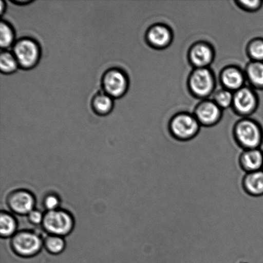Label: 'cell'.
Here are the masks:
<instances>
[{
	"label": "cell",
	"mask_w": 263,
	"mask_h": 263,
	"mask_svg": "<svg viewBox=\"0 0 263 263\" xmlns=\"http://www.w3.org/2000/svg\"><path fill=\"white\" fill-rule=\"evenodd\" d=\"M234 138L243 149L261 148L263 140L261 128L251 121H244L237 125Z\"/></svg>",
	"instance_id": "obj_3"
},
{
	"label": "cell",
	"mask_w": 263,
	"mask_h": 263,
	"mask_svg": "<svg viewBox=\"0 0 263 263\" xmlns=\"http://www.w3.org/2000/svg\"><path fill=\"white\" fill-rule=\"evenodd\" d=\"M248 76L255 86L263 87V62L252 63L248 68Z\"/></svg>",
	"instance_id": "obj_20"
},
{
	"label": "cell",
	"mask_w": 263,
	"mask_h": 263,
	"mask_svg": "<svg viewBox=\"0 0 263 263\" xmlns=\"http://www.w3.org/2000/svg\"><path fill=\"white\" fill-rule=\"evenodd\" d=\"M193 63L199 68H205L213 59V51L208 46L198 45L192 48L190 54Z\"/></svg>",
	"instance_id": "obj_14"
},
{
	"label": "cell",
	"mask_w": 263,
	"mask_h": 263,
	"mask_svg": "<svg viewBox=\"0 0 263 263\" xmlns=\"http://www.w3.org/2000/svg\"><path fill=\"white\" fill-rule=\"evenodd\" d=\"M233 104L239 112L248 114L256 106V97L249 89L242 88L234 95Z\"/></svg>",
	"instance_id": "obj_10"
},
{
	"label": "cell",
	"mask_w": 263,
	"mask_h": 263,
	"mask_svg": "<svg viewBox=\"0 0 263 263\" xmlns=\"http://www.w3.org/2000/svg\"><path fill=\"white\" fill-rule=\"evenodd\" d=\"M171 37L170 30L162 25L154 26L151 28L147 34L149 43L159 48L164 47L168 45Z\"/></svg>",
	"instance_id": "obj_13"
},
{
	"label": "cell",
	"mask_w": 263,
	"mask_h": 263,
	"mask_svg": "<svg viewBox=\"0 0 263 263\" xmlns=\"http://www.w3.org/2000/svg\"><path fill=\"white\" fill-rule=\"evenodd\" d=\"M61 200L55 193H50L45 196L43 199V206L46 211H51L60 208Z\"/></svg>",
	"instance_id": "obj_23"
},
{
	"label": "cell",
	"mask_w": 263,
	"mask_h": 263,
	"mask_svg": "<svg viewBox=\"0 0 263 263\" xmlns=\"http://www.w3.org/2000/svg\"><path fill=\"white\" fill-rule=\"evenodd\" d=\"M198 130L199 125L197 120L190 115L178 116L171 124L173 135L180 141H188L194 138Z\"/></svg>",
	"instance_id": "obj_6"
},
{
	"label": "cell",
	"mask_w": 263,
	"mask_h": 263,
	"mask_svg": "<svg viewBox=\"0 0 263 263\" xmlns=\"http://www.w3.org/2000/svg\"><path fill=\"white\" fill-rule=\"evenodd\" d=\"M220 107L215 102L202 103L197 110V117L201 123L205 125L214 124L220 115Z\"/></svg>",
	"instance_id": "obj_11"
},
{
	"label": "cell",
	"mask_w": 263,
	"mask_h": 263,
	"mask_svg": "<svg viewBox=\"0 0 263 263\" xmlns=\"http://www.w3.org/2000/svg\"><path fill=\"white\" fill-rule=\"evenodd\" d=\"M112 98L106 92H99L92 99V108L98 114L105 115L112 110Z\"/></svg>",
	"instance_id": "obj_17"
},
{
	"label": "cell",
	"mask_w": 263,
	"mask_h": 263,
	"mask_svg": "<svg viewBox=\"0 0 263 263\" xmlns=\"http://www.w3.org/2000/svg\"><path fill=\"white\" fill-rule=\"evenodd\" d=\"M102 84L105 92L112 98H118L127 91L128 80L122 71L111 69L105 73Z\"/></svg>",
	"instance_id": "obj_7"
},
{
	"label": "cell",
	"mask_w": 263,
	"mask_h": 263,
	"mask_svg": "<svg viewBox=\"0 0 263 263\" xmlns=\"http://www.w3.org/2000/svg\"><path fill=\"white\" fill-rule=\"evenodd\" d=\"M234 97L227 90H221L216 93L215 103L221 108H228L233 103Z\"/></svg>",
	"instance_id": "obj_22"
},
{
	"label": "cell",
	"mask_w": 263,
	"mask_h": 263,
	"mask_svg": "<svg viewBox=\"0 0 263 263\" xmlns=\"http://www.w3.org/2000/svg\"><path fill=\"white\" fill-rule=\"evenodd\" d=\"M13 51L19 66L25 69L35 66L40 57L37 44L30 39L25 38L17 41Z\"/></svg>",
	"instance_id": "obj_4"
},
{
	"label": "cell",
	"mask_w": 263,
	"mask_h": 263,
	"mask_svg": "<svg viewBox=\"0 0 263 263\" xmlns=\"http://www.w3.org/2000/svg\"><path fill=\"white\" fill-rule=\"evenodd\" d=\"M44 215H45V214H43L41 213L40 211L35 210L34 209V210L30 211L27 216L28 220L29 221L30 223H32L34 226H39L42 225Z\"/></svg>",
	"instance_id": "obj_25"
},
{
	"label": "cell",
	"mask_w": 263,
	"mask_h": 263,
	"mask_svg": "<svg viewBox=\"0 0 263 263\" xmlns=\"http://www.w3.org/2000/svg\"><path fill=\"white\" fill-rule=\"evenodd\" d=\"M222 82L228 89L238 91L243 84L244 78L243 74L238 69L230 68L223 72Z\"/></svg>",
	"instance_id": "obj_16"
},
{
	"label": "cell",
	"mask_w": 263,
	"mask_h": 263,
	"mask_svg": "<svg viewBox=\"0 0 263 263\" xmlns=\"http://www.w3.org/2000/svg\"><path fill=\"white\" fill-rule=\"evenodd\" d=\"M243 187L249 195L259 197L263 196V170L247 173L244 177Z\"/></svg>",
	"instance_id": "obj_12"
},
{
	"label": "cell",
	"mask_w": 263,
	"mask_h": 263,
	"mask_svg": "<svg viewBox=\"0 0 263 263\" xmlns=\"http://www.w3.org/2000/svg\"><path fill=\"white\" fill-rule=\"evenodd\" d=\"M43 247V239L35 232L23 230L17 232L10 239V247L17 256L29 258L36 256Z\"/></svg>",
	"instance_id": "obj_1"
},
{
	"label": "cell",
	"mask_w": 263,
	"mask_h": 263,
	"mask_svg": "<svg viewBox=\"0 0 263 263\" xmlns=\"http://www.w3.org/2000/svg\"><path fill=\"white\" fill-rule=\"evenodd\" d=\"M0 3H1V9H0V12H1V14H2L3 12H4V8L5 5L4 4V2H3L2 0L0 1Z\"/></svg>",
	"instance_id": "obj_27"
},
{
	"label": "cell",
	"mask_w": 263,
	"mask_h": 263,
	"mask_svg": "<svg viewBox=\"0 0 263 263\" xmlns=\"http://www.w3.org/2000/svg\"><path fill=\"white\" fill-rule=\"evenodd\" d=\"M250 53L256 62H263V40H257L250 47Z\"/></svg>",
	"instance_id": "obj_24"
},
{
	"label": "cell",
	"mask_w": 263,
	"mask_h": 263,
	"mask_svg": "<svg viewBox=\"0 0 263 263\" xmlns=\"http://www.w3.org/2000/svg\"><path fill=\"white\" fill-rule=\"evenodd\" d=\"M191 88L198 96L205 97L210 94L213 88V77L206 68H198L190 77Z\"/></svg>",
	"instance_id": "obj_8"
},
{
	"label": "cell",
	"mask_w": 263,
	"mask_h": 263,
	"mask_svg": "<svg viewBox=\"0 0 263 263\" xmlns=\"http://www.w3.org/2000/svg\"><path fill=\"white\" fill-rule=\"evenodd\" d=\"M19 66L14 53L8 51H2L0 55V69L2 73L10 74L17 70Z\"/></svg>",
	"instance_id": "obj_19"
},
{
	"label": "cell",
	"mask_w": 263,
	"mask_h": 263,
	"mask_svg": "<svg viewBox=\"0 0 263 263\" xmlns=\"http://www.w3.org/2000/svg\"><path fill=\"white\" fill-rule=\"evenodd\" d=\"M14 41V33L12 28L7 22L2 21L0 24V46L6 49L11 46Z\"/></svg>",
	"instance_id": "obj_21"
},
{
	"label": "cell",
	"mask_w": 263,
	"mask_h": 263,
	"mask_svg": "<svg viewBox=\"0 0 263 263\" xmlns=\"http://www.w3.org/2000/svg\"><path fill=\"white\" fill-rule=\"evenodd\" d=\"M43 247L49 253L58 255L65 249L66 242L63 237L49 234L43 239Z\"/></svg>",
	"instance_id": "obj_18"
},
{
	"label": "cell",
	"mask_w": 263,
	"mask_h": 263,
	"mask_svg": "<svg viewBox=\"0 0 263 263\" xmlns=\"http://www.w3.org/2000/svg\"><path fill=\"white\" fill-rule=\"evenodd\" d=\"M240 4L247 10H256L261 7L262 2L261 1H246L241 2Z\"/></svg>",
	"instance_id": "obj_26"
},
{
	"label": "cell",
	"mask_w": 263,
	"mask_h": 263,
	"mask_svg": "<svg viewBox=\"0 0 263 263\" xmlns=\"http://www.w3.org/2000/svg\"><path fill=\"white\" fill-rule=\"evenodd\" d=\"M240 165L247 173L263 170V151L261 148L244 149L239 158Z\"/></svg>",
	"instance_id": "obj_9"
},
{
	"label": "cell",
	"mask_w": 263,
	"mask_h": 263,
	"mask_svg": "<svg viewBox=\"0 0 263 263\" xmlns=\"http://www.w3.org/2000/svg\"><path fill=\"white\" fill-rule=\"evenodd\" d=\"M41 226L48 234L64 237L73 230L74 220L70 213L59 208L46 211Z\"/></svg>",
	"instance_id": "obj_2"
},
{
	"label": "cell",
	"mask_w": 263,
	"mask_h": 263,
	"mask_svg": "<svg viewBox=\"0 0 263 263\" xmlns=\"http://www.w3.org/2000/svg\"><path fill=\"white\" fill-rule=\"evenodd\" d=\"M16 219L11 214L2 211L0 215V234L2 238H12L17 233Z\"/></svg>",
	"instance_id": "obj_15"
},
{
	"label": "cell",
	"mask_w": 263,
	"mask_h": 263,
	"mask_svg": "<svg viewBox=\"0 0 263 263\" xmlns=\"http://www.w3.org/2000/svg\"><path fill=\"white\" fill-rule=\"evenodd\" d=\"M6 203L12 212L19 215H27L34 210L35 198L29 191L17 189L9 193Z\"/></svg>",
	"instance_id": "obj_5"
}]
</instances>
